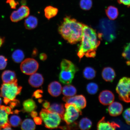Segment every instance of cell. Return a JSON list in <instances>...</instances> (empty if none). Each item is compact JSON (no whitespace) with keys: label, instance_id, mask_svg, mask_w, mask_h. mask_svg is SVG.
<instances>
[{"label":"cell","instance_id":"1","mask_svg":"<svg viewBox=\"0 0 130 130\" xmlns=\"http://www.w3.org/2000/svg\"><path fill=\"white\" fill-rule=\"evenodd\" d=\"M102 37L100 34H97L95 30L84 24L81 44L77 54L80 60L84 56L95 57Z\"/></svg>","mask_w":130,"mask_h":130},{"label":"cell","instance_id":"2","mask_svg":"<svg viewBox=\"0 0 130 130\" xmlns=\"http://www.w3.org/2000/svg\"><path fill=\"white\" fill-rule=\"evenodd\" d=\"M84 25L76 19L67 16L58 28V32L68 43L75 44L81 41Z\"/></svg>","mask_w":130,"mask_h":130},{"label":"cell","instance_id":"3","mask_svg":"<svg viewBox=\"0 0 130 130\" xmlns=\"http://www.w3.org/2000/svg\"><path fill=\"white\" fill-rule=\"evenodd\" d=\"M61 71L59 75V80L64 84L71 83L75 73L78 69L73 63L69 60L64 59L61 63Z\"/></svg>","mask_w":130,"mask_h":130},{"label":"cell","instance_id":"4","mask_svg":"<svg viewBox=\"0 0 130 130\" xmlns=\"http://www.w3.org/2000/svg\"><path fill=\"white\" fill-rule=\"evenodd\" d=\"M40 118L44 123L45 127L50 129L58 127L60 123L61 118L58 114L48 109H42L40 113Z\"/></svg>","mask_w":130,"mask_h":130},{"label":"cell","instance_id":"5","mask_svg":"<svg viewBox=\"0 0 130 130\" xmlns=\"http://www.w3.org/2000/svg\"><path fill=\"white\" fill-rule=\"evenodd\" d=\"M22 89V87L18 85V80L10 83H4L0 89V96L12 101L20 93Z\"/></svg>","mask_w":130,"mask_h":130},{"label":"cell","instance_id":"6","mask_svg":"<svg viewBox=\"0 0 130 130\" xmlns=\"http://www.w3.org/2000/svg\"><path fill=\"white\" fill-rule=\"evenodd\" d=\"M116 89L120 100L126 103H130V78L124 77L120 79Z\"/></svg>","mask_w":130,"mask_h":130},{"label":"cell","instance_id":"7","mask_svg":"<svg viewBox=\"0 0 130 130\" xmlns=\"http://www.w3.org/2000/svg\"><path fill=\"white\" fill-rule=\"evenodd\" d=\"M65 107L66 112L63 120L67 124L74 122L79 116L82 115L81 109L74 104L66 103L65 104Z\"/></svg>","mask_w":130,"mask_h":130},{"label":"cell","instance_id":"8","mask_svg":"<svg viewBox=\"0 0 130 130\" xmlns=\"http://www.w3.org/2000/svg\"><path fill=\"white\" fill-rule=\"evenodd\" d=\"M39 67L38 63L35 59L27 58L22 61L20 65V69L24 74L30 75L36 72Z\"/></svg>","mask_w":130,"mask_h":130},{"label":"cell","instance_id":"9","mask_svg":"<svg viewBox=\"0 0 130 130\" xmlns=\"http://www.w3.org/2000/svg\"><path fill=\"white\" fill-rule=\"evenodd\" d=\"M30 12V9L28 6H22L17 10L14 11L12 13L10 19L12 22H17L28 17Z\"/></svg>","mask_w":130,"mask_h":130},{"label":"cell","instance_id":"10","mask_svg":"<svg viewBox=\"0 0 130 130\" xmlns=\"http://www.w3.org/2000/svg\"><path fill=\"white\" fill-rule=\"evenodd\" d=\"M62 100L66 103L74 104L81 109L85 108L87 106V100L85 96L83 95L71 97H64Z\"/></svg>","mask_w":130,"mask_h":130},{"label":"cell","instance_id":"11","mask_svg":"<svg viewBox=\"0 0 130 130\" xmlns=\"http://www.w3.org/2000/svg\"><path fill=\"white\" fill-rule=\"evenodd\" d=\"M115 98V95L113 92L108 90L102 91L99 96L100 103L104 105H109L113 102Z\"/></svg>","mask_w":130,"mask_h":130},{"label":"cell","instance_id":"12","mask_svg":"<svg viewBox=\"0 0 130 130\" xmlns=\"http://www.w3.org/2000/svg\"><path fill=\"white\" fill-rule=\"evenodd\" d=\"M97 127L99 130H115L120 126L114 122L106 121L105 117H103L98 123Z\"/></svg>","mask_w":130,"mask_h":130},{"label":"cell","instance_id":"13","mask_svg":"<svg viewBox=\"0 0 130 130\" xmlns=\"http://www.w3.org/2000/svg\"><path fill=\"white\" fill-rule=\"evenodd\" d=\"M123 107L121 103L118 102H113L108 107V111L110 116L116 117L122 113Z\"/></svg>","mask_w":130,"mask_h":130},{"label":"cell","instance_id":"14","mask_svg":"<svg viewBox=\"0 0 130 130\" xmlns=\"http://www.w3.org/2000/svg\"><path fill=\"white\" fill-rule=\"evenodd\" d=\"M28 82L32 87L38 88L41 86L44 82L43 76L39 73H34L29 78Z\"/></svg>","mask_w":130,"mask_h":130},{"label":"cell","instance_id":"15","mask_svg":"<svg viewBox=\"0 0 130 130\" xmlns=\"http://www.w3.org/2000/svg\"><path fill=\"white\" fill-rule=\"evenodd\" d=\"M48 91L52 96L57 97L60 95L62 91V87L59 83L55 81L49 85Z\"/></svg>","mask_w":130,"mask_h":130},{"label":"cell","instance_id":"16","mask_svg":"<svg viewBox=\"0 0 130 130\" xmlns=\"http://www.w3.org/2000/svg\"><path fill=\"white\" fill-rule=\"evenodd\" d=\"M102 75L103 79L107 82H112L116 77L114 69L110 67H105L102 71Z\"/></svg>","mask_w":130,"mask_h":130},{"label":"cell","instance_id":"17","mask_svg":"<svg viewBox=\"0 0 130 130\" xmlns=\"http://www.w3.org/2000/svg\"><path fill=\"white\" fill-rule=\"evenodd\" d=\"M1 77L3 83L5 84L10 83L17 80L15 72L11 70L4 71Z\"/></svg>","mask_w":130,"mask_h":130},{"label":"cell","instance_id":"18","mask_svg":"<svg viewBox=\"0 0 130 130\" xmlns=\"http://www.w3.org/2000/svg\"><path fill=\"white\" fill-rule=\"evenodd\" d=\"M48 110L50 111L58 114L63 120L65 112L64 106L63 104L53 103L50 106Z\"/></svg>","mask_w":130,"mask_h":130},{"label":"cell","instance_id":"19","mask_svg":"<svg viewBox=\"0 0 130 130\" xmlns=\"http://www.w3.org/2000/svg\"><path fill=\"white\" fill-rule=\"evenodd\" d=\"M38 24V20L36 17L33 16H30L26 19L24 25L26 29L30 30L35 29Z\"/></svg>","mask_w":130,"mask_h":130},{"label":"cell","instance_id":"20","mask_svg":"<svg viewBox=\"0 0 130 130\" xmlns=\"http://www.w3.org/2000/svg\"><path fill=\"white\" fill-rule=\"evenodd\" d=\"M23 111L24 112L30 113L37 108L35 102L32 99H29L24 101L23 104Z\"/></svg>","mask_w":130,"mask_h":130},{"label":"cell","instance_id":"21","mask_svg":"<svg viewBox=\"0 0 130 130\" xmlns=\"http://www.w3.org/2000/svg\"><path fill=\"white\" fill-rule=\"evenodd\" d=\"M106 13L108 17L111 20H114L118 18L119 14L118 10L116 7L110 6L105 10Z\"/></svg>","mask_w":130,"mask_h":130},{"label":"cell","instance_id":"22","mask_svg":"<svg viewBox=\"0 0 130 130\" xmlns=\"http://www.w3.org/2000/svg\"><path fill=\"white\" fill-rule=\"evenodd\" d=\"M76 88L72 85H69L64 86L62 89L63 95L66 97L74 96L77 93Z\"/></svg>","mask_w":130,"mask_h":130},{"label":"cell","instance_id":"23","mask_svg":"<svg viewBox=\"0 0 130 130\" xmlns=\"http://www.w3.org/2000/svg\"><path fill=\"white\" fill-rule=\"evenodd\" d=\"M58 12L57 8L51 6H48L44 9L45 17L48 19L52 18L56 16Z\"/></svg>","mask_w":130,"mask_h":130},{"label":"cell","instance_id":"24","mask_svg":"<svg viewBox=\"0 0 130 130\" xmlns=\"http://www.w3.org/2000/svg\"><path fill=\"white\" fill-rule=\"evenodd\" d=\"M21 128L24 130H33L36 128L35 122L30 119H26L22 122Z\"/></svg>","mask_w":130,"mask_h":130},{"label":"cell","instance_id":"25","mask_svg":"<svg viewBox=\"0 0 130 130\" xmlns=\"http://www.w3.org/2000/svg\"><path fill=\"white\" fill-rule=\"evenodd\" d=\"M84 78L89 80L93 79L96 75V71L93 68L87 67L84 69L83 72Z\"/></svg>","mask_w":130,"mask_h":130},{"label":"cell","instance_id":"26","mask_svg":"<svg viewBox=\"0 0 130 130\" xmlns=\"http://www.w3.org/2000/svg\"><path fill=\"white\" fill-rule=\"evenodd\" d=\"M92 125V122L87 118H82L79 121L78 125L79 128L83 130L90 129L91 128Z\"/></svg>","mask_w":130,"mask_h":130},{"label":"cell","instance_id":"27","mask_svg":"<svg viewBox=\"0 0 130 130\" xmlns=\"http://www.w3.org/2000/svg\"><path fill=\"white\" fill-rule=\"evenodd\" d=\"M24 55L22 50L18 49L14 51L12 54V58L14 62L20 63L24 59Z\"/></svg>","mask_w":130,"mask_h":130},{"label":"cell","instance_id":"28","mask_svg":"<svg viewBox=\"0 0 130 130\" xmlns=\"http://www.w3.org/2000/svg\"><path fill=\"white\" fill-rule=\"evenodd\" d=\"M8 115L5 110L0 108V130L2 129L5 125L9 123Z\"/></svg>","mask_w":130,"mask_h":130},{"label":"cell","instance_id":"29","mask_svg":"<svg viewBox=\"0 0 130 130\" xmlns=\"http://www.w3.org/2000/svg\"><path fill=\"white\" fill-rule=\"evenodd\" d=\"M21 118L16 115H13L10 117L9 120V123L11 125L14 127H17L22 122Z\"/></svg>","mask_w":130,"mask_h":130},{"label":"cell","instance_id":"30","mask_svg":"<svg viewBox=\"0 0 130 130\" xmlns=\"http://www.w3.org/2000/svg\"><path fill=\"white\" fill-rule=\"evenodd\" d=\"M87 90L89 94L94 95L97 93L99 90V86L96 83L91 82L87 84Z\"/></svg>","mask_w":130,"mask_h":130},{"label":"cell","instance_id":"31","mask_svg":"<svg viewBox=\"0 0 130 130\" xmlns=\"http://www.w3.org/2000/svg\"><path fill=\"white\" fill-rule=\"evenodd\" d=\"M122 56L126 60L127 64L130 65V43L125 46Z\"/></svg>","mask_w":130,"mask_h":130},{"label":"cell","instance_id":"32","mask_svg":"<svg viewBox=\"0 0 130 130\" xmlns=\"http://www.w3.org/2000/svg\"><path fill=\"white\" fill-rule=\"evenodd\" d=\"M92 5V0H80L79 3V6L81 9L85 10H90Z\"/></svg>","mask_w":130,"mask_h":130},{"label":"cell","instance_id":"33","mask_svg":"<svg viewBox=\"0 0 130 130\" xmlns=\"http://www.w3.org/2000/svg\"><path fill=\"white\" fill-rule=\"evenodd\" d=\"M67 125L59 127V128L62 129H77L78 128V124L76 122H74Z\"/></svg>","mask_w":130,"mask_h":130},{"label":"cell","instance_id":"34","mask_svg":"<svg viewBox=\"0 0 130 130\" xmlns=\"http://www.w3.org/2000/svg\"><path fill=\"white\" fill-rule=\"evenodd\" d=\"M8 59L2 55L0 56V70L5 69L7 64Z\"/></svg>","mask_w":130,"mask_h":130},{"label":"cell","instance_id":"35","mask_svg":"<svg viewBox=\"0 0 130 130\" xmlns=\"http://www.w3.org/2000/svg\"><path fill=\"white\" fill-rule=\"evenodd\" d=\"M123 115L126 123L130 126V108L125 110L123 113Z\"/></svg>","mask_w":130,"mask_h":130},{"label":"cell","instance_id":"36","mask_svg":"<svg viewBox=\"0 0 130 130\" xmlns=\"http://www.w3.org/2000/svg\"><path fill=\"white\" fill-rule=\"evenodd\" d=\"M6 3L9 4L12 9H16V6L19 5V2L15 1V0H7Z\"/></svg>","mask_w":130,"mask_h":130},{"label":"cell","instance_id":"37","mask_svg":"<svg viewBox=\"0 0 130 130\" xmlns=\"http://www.w3.org/2000/svg\"><path fill=\"white\" fill-rule=\"evenodd\" d=\"M43 93V91L40 89H38L34 92L32 97H35V98L37 99L41 98L43 97V95H42Z\"/></svg>","mask_w":130,"mask_h":130},{"label":"cell","instance_id":"38","mask_svg":"<svg viewBox=\"0 0 130 130\" xmlns=\"http://www.w3.org/2000/svg\"><path fill=\"white\" fill-rule=\"evenodd\" d=\"M9 104L10 107L12 109H13L15 107L19 105L20 104V102L19 100L15 99L14 100L11 101Z\"/></svg>","mask_w":130,"mask_h":130},{"label":"cell","instance_id":"39","mask_svg":"<svg viewBox=\"0 0 130 130\" xmlns=\"http://www.w3.org/2000/svg\"><path fill=\"white\" fill-rule=\"evenodd\" d=\"M118 2L119 4L124 5L128 7H130V0H118Z\"/></svg>","mask_w":130,"mask_h":130},{"label":"cell","instance_id":"40","mask_svg":"<svg viewBox=\"0 0 130 130\" xmlns=\"http://www.w3.org/2000/svg\"><path fill=\"white\" fill-rule=\"evenodd\" d=\"M35 123L37 125H41L42 124V120L41 118L39 117H36L34 119Z\"/></svg>","mask_w":130,"mask_h":130},{"label":"cell","instance_id":"41","mask_svg":"<svg viewBox=\"0 0 130 130\" xmlns=\"http://www.w3.org/2000/svg\"><path fill=\"white\" fill-rule=\"evenodd\" d=\"M11 109H12L10 108V107L7 106L6 107L5 110L8 115L11 114H12L14 113V112L12 111Z\"/></svg>","mask_w":130,"mask_h":130},{"label":"cell","instance_id":"42","mask_svg":"<svg viewBox=\"0 0 130 130\" xmlns=\"http://www.w3.org/2000/svg\"><path fill=\"white\" fill-rule=\"evenodd\" d=\"M40 59L42 61H45L47 59V56L45 54L42 53L40 54L39 56Z\"/></svg>","mask_w":130,"mask_h":130},{"label":"cell","instance_id":"43","mask_svg":"<svg viewBox=\"0 0 130 130\" xmlns=\"http://www.w3.org/2000/svg\"><path fill=\"white\" fill-rule=\"evenodd\" d=\"M43 106L45 109H48L50 106V103L48 101H45L43 104Z\"/></svg>","mask_w":130,"mask_h":130},{"label":"cell","instance_id":"44","mask_svg":"<svg viewBox=\"0 0 130 130\" xmlns=\"http://www.w3.org/2000/svg\"><path fill=\"white\" fill-rule=\"evenodd\" d=\"M2 129L4 130H11L12 129L11 128V125L8 123L6 125H5L4 127H3Z\"/></svg>","mask_w":130,"mask_h":130},{"label":"cell","instance_id":"45","mask_svg":"<svg viewBox=\"0 0 130 130\" xmlns=\"http://www.w3.org/2000/svg\"><path fill=\"white\" fill-rule=\"evenodd\" d=\"M30 115L32 118H34L36 117L38 115V113L37 112L34 110L31 112Z\"/></svg>","mask_w":130,"mask_h":130},{"label":"cell","instance_id":"46","mask_svg":"<svg viewBox=\"0 0 130 130\" xmlns=\"http://www.w3.org/2000/svg\"><path fill=\"white\" fill-rule=\"evenodd\" d=\"M5 42V38L4 37H0V48L4 43Z\"/></svg>","mask_w":130,"mask_h":130},{"label":"cell","instance_id":"47","mask_svg":"<svg viewBox=\"0 0 130 130\" xmlns=\"http://www.w3.org/2000/svg\"><path fill=\"white\" fill-rule=\"evenodd\" d=\"M38 53V51L36 48L34 49L32 53V56L33 57H35L37 56Z\"/></svg>","mask_w":130,"mask_h":130},{"label":"cell","instance_id":"48","mask_svg":"<svg viewBox=\"0 0 130 130\" xmlns=\"http://www.w3.org/2000/svg\"><path fill=\"white\" fill-rule=\"evenodd\" d=\"M3 101H4V103L6 105H7L11 101L7 98H4Z\"/></svg>","mask_w":130,"mask_h":130},{"label":"cell","instance_id":"49","mask_svg":"<svg viewBox=\"0 0 130 130\" xmlns=\"http://www.w3.org/2000/svg\"><path fill=\"white\" fill-rule=\"evenodd\" d=\"M44 101V100L42 99H39V100H38V101L39 103H41L43 102Z\"/></svg>","mask_w":130,"mask_h":130},{"label":"cell","instance_id":"50","mask_svg":"<svg viewBox=\"0 0 130 130\" xmlns=\"http://www.w3.org/2000/svg\"><path fill=\"white\" fill-rule=\"evenodd\" d=\"M5 107H6L4 105H1V106H0V108H1V109L4 110H5Z\"/></svg>","mask_w":130,"mask_h":130},{"label":"cell","instance_id":"51","mask_svg":"<svg viewBox=\"0 0 130 130\" xmlns=\"http://www.w3.org/2000/svg\"><path fill=\"white\" fill-rule=\"evenodd\" d=\"M19 112V110H14V113L16 114H18Z\"/></svg>","mask_w":130,"mask_h":130},{"label":"cell","instance_id":"52","mask_svg":"<svg viewBox=\"0 0 130 130\" xmlns=\"http://www.w3.org/2000/svg\"><path fill=\"white\" fill-rule=\"evenodd\" d=\"M2 103V100L1 96H0V106L1 105Z\"/></svg>","mask_w":130,"mask_h":130}]
</instances>
